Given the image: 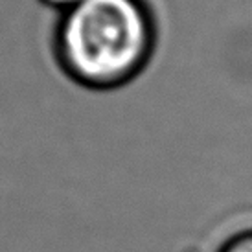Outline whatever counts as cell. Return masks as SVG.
<instances>
[{"instance_id":"3","label":"cell","mask_w":252,"mask_h":252,"mask_svg":"<svg viewBox=\"0 0 252 252\" xmlns=\"http://www.w3.org/2000/svg\"><path fill=\"white\" fill-rule=\"evenodd\" d=\"M37 2H41L42 6L54 9V11L59 15V13H63V11H66V9L74 7L76 4H79L81 0H37Z\"/></svg>"},{"instance_id":"1","label":"cell","mask_w":252,"mask_h":252,"mask_svg":"<svg viewBox=\"0 0 252 252\" xmlns=\"http://www.w3.org/2000/svg\"><path fill=\"white\" fill-rule=\"evenodd\" d=\"M157 26L146 0H81L57 15L52 52L63 76L87 91H114L151 61Z\"/></svg>"},{"instance_id":"2","label":"cell","mask_w":252,"mask_h":252,"mask_svg":"<svg viewBox=\"0 0 252 252\" xmlns=\"http://www.w3.org/2000/svg\"><path fill=\"white\" fill-rule=\"evenodd\" d=\"M219 252H252V232H245L232 238L219 249Z\"/></svg>"}]
</instances>
